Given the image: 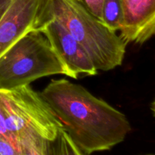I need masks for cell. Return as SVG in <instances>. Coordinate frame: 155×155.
I'll return each instance as SVG.
<instances>
[{
	"label": "cell",
	"mask_w": 155,
	"mask_h": 155,
	"mask_svg": "<svg viewBox=\"0 0 155 155\" xmlns=\"http://www.w3.org/2000/svg\"><path fill=\"white\" fill-rule=\"evenodd\" d=\"M40 95L80 154L110 150L131 131L125 114L81 85L66 79L52 80Z\"/></svg>",
	"instance_id": "obj_1"
},
{
	"label": "cell",
	"mask_w": 155,
	"mask_h": 155,
	"mask_svg": "<svg viewBox=\"0 0 155 155\" xmlns=\"http://www.w3.org/2000/svg\"><path fill=\"white\" fill-rule=\"evenodd\" d=\"M0 110L21 155L60 154L59 149L80 154L48 103L30 85L0 89Z\"/></svg>",
	"instance_id": "obj_2"
},
{
	"label": "cell",
	"mask_w": 155,
	"mask_h": 155,
	"mask_svg": "<svg viewBox=\"0 0 155 155\" xmlns=\"http://www.w3.org/2000/svg\"><path fill=\"white\" fill-rule=\"evenodd\" d=\"M50 19L59 21L83 45L98 71L122 64L127 42L77 0H40L33 30Z\"/></svg>",
	"instance_id": "obj_3"
},
{
	"label": "cell",
	"mask_w": 155,
	"mask_h": 155,
	"mask_svg": "<svg viewBox=\"0 0 155 155\" xmlns=\"http://www.w3.org/2000/svg\"><path fill=\"white\" fill-rule=\"evenodd\" d=\"M68 75L64 65L41 31L31 30L0 56V89L11 90L37 79Z\"/></svg>",
	"instance_id": "obj_4"
},
{
	"label": "cell",
	"mask_w": 155,
	"mask_h": 155,
	"mask_svg": "<svg viewBox=\"0 0 155 155\" xmlns=\"http://www.w3.org/2000/svg\"><path fill=\"white\" fill-rule=\"evenodd\" d=\"M34 30L42 32L64 65L67 77L77 80L80 75L95 76L98 70L83 45L55 19L39 24Z\"/></svg>",
	"instance_id": "obj_5"
},
{
	"label": "cell",
	"mask_w": 155,
	"mask_h": 155,
	"mask_svg": "<svg viewBox=\"0 0 155 155\" xmlns=\"http://www.w3.org/2000/svg\"><path fill=\"white\" fill-rule=\"evenodd\" d=\"M120 36L127 44H142L155 34V0H122Z\"/></svg>",
	"instance_id": "obj_6"
},
{
	"label": "cell",
	"mask_w": 155,
	"mask_h": 155,
	"mask_svg": "<svg viewBox=\"0 0 155 155\" xmlns=\"http://www.w3.org/2000/svg\"><path fill=\"white\" fill-rule=\"evenodd\" d=\"M40 0H12L0 20V56L16 41L33 30Z\"/></svg>",
	"instance_id": "obj_7"
},
{
	"label": "cell",
	"mask_w": 155,
	"mask_h": 155,
	"mask_svg": "<svg viewBox=\"0 0 155 155\" xmlns=\"http://www.w3.org/2000/svg\"><path fill=\"white\" fill-rule=\"evenodd\" d=\"M122 0H104L101 21L114 31H120L123 21Z\"/></svg>",
	"instance_id": "obj_8"
},
{
	"label": "cell",
	"mask_w": 155,
	"mask_h": 155,
	"mask_svg": "<svg viewBox=\"0 0 155 155\" xmlns=\"http://www.w3.org/2000/svg\"><path fill=\"white\" fill-rule=\"evenodd\" d=\"M77 1L81 3L90 13H92L94 16L101 21L104 0H77Z\"/></svg>",
	"instance_id": "obj_9"
},
{
	"label": "cell",
	"mask_w": 155,
	"mask_h": 155,
	"mask_svg": "<svg viewBox=\"0 0 155 155\" xmlns=\"http://www.w3.org/2000/svg\"><path fill=\"white\" fill-rule=\"evenodd\" d=\"M0 155H21L12 142L0 135Z\"/></svg>",
	"instance_id": "obj_10"
},
{
	"label": "cell",
	"mask_w": 155,
	"mask_h": 155,
	"mask_svg": "<svg viewBox=\"0 0 155 155\" xmlns=\"http://www.w3.org/2000/svg\"><path fill=\"white\" fill-rule=\"evenodd\" d=\"M0 135H1V136H2L3 137H5V139H7L8 140L10 141V142H12V143H13V142H12V138H11L10 134H9L7 128H6L5 123V120H4V117H3V116H2V112H1V110H0ZM14 145H15V144H14Z\"/></svg>",
	"instance_id": "obj_11"
},
{
	"label": "cell",
	"mask_w": 155,
	"mask_h": 155,
	"mask_svg": "<svg viewBox=\"0 0 155 155\" xmlns=\"http://www.w3.org/2000/svg\"><path fill=\"white\" fill-rule=\"evenodd\" d=\"M12 0H0V20L8 8Z\"/></svg>",
	"instance_id": "obj_12"
},
{
	"label": "cell",
	"mask_w": 155,
	"mask_h": 155,
	"mask_svg": "<svg viewBox=\"0 0 155 155\" xmlns=\"http://www.w3.org/2000/svg\"><path fill=\"white\" fill-rule=\"evenodd\" d=\"M151 110H152L153 114H154V115L155 116V100L154 102H153L152 106H151Z\"/></svg>",
	"instance_id": "obj_13"
}]
</instances>
